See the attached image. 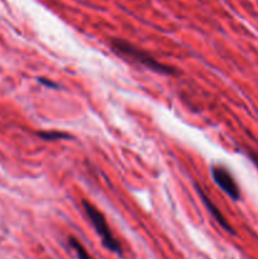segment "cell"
Returning <instances> with one entry per match:
<instances>
[{"label":"cell","instance_id":"1","mask_svg":"<svg viewBox=\"0 0 258 259\" xmlns=\"http://www.w3.org/2000/svg\"><path fill=\"white\" fill-rule=\"evenodd\" d=\"M111 48L118 55L126 57L128 60L133 61V62L139 63V65L144 66V67H147L148 70L153 71L156 73H161V75H175L176 73V70L172 68L171 66H167L164 63L158 62L156 58L152 57L146 51L136 47L134 45H132V43L126 42L124 39L116 38V39L111 40Z\"/></svg>","mask_w":258,"mask_h":259},{"label":"cell","instance_id":"2","mask_svg":"<svg viewBox=\"0 0 258 259\" xmlns=\"http://www.w3.org/2000/svg\"><path fill=\"white\" fill-rule=\"evenodd\" d=\"M82 206H83V210H85L86 215H88L89 220H90L91 224H93L94 229L96 230L99 237L101 238V242H103L104 247H105L106 249L110 250V252L115 253V254L121 255L120 243L116 240V238L114 237L113 233H111L110 228H109L103 212H101L98 207L94 206L93 204L86 201V200L85 201H82Z\"/></svg>","mask_w":258,"mask_h":259},{"label":"cell","instance_id":"3","mask_svg":"<svg viewBox=\"0 0 258 259\" xmlns=\"http://www.w3.org/2000/svg\"><path fill=\"white\" fill-rule=\"evenodd\" d=\"M211 176L214 179L215 184L233 200H239L240 190L238 186L237 181L234 180L233 175L224 166H212L211 167Z\"/></svg>","mask_w":258,"mask_h":259},{"label":"cell","instance_id":"4","mask_svg":"<svg viewBox=\"0 0 258 259\" xmlns=\"http://www.w3.org/2000/svg\"><path fill=\"white\" fill-rule=\"evenodd\" d=\"M199 195H200V197H201V199H202V202H204V204H205V206L207 207V210H209L210 214L212 215V218H214V219L217 220L218 223H219L220 227H222L223 229L227 230V232H229V233H234V232H233L232 227H230V225L228 224L227 219H225V218L223 217L222 212H220V210L218 209V207L215 206V205L212 204V202L210 201V200L207 199L206 196H205V194H204V192H202V190H201V189H199Z\"/></svg>","mask_w":258,"mask_h":259},{"label":"cell","instance_id":"5","mask_svg":"<svg viewBox=\"0 0 258 259\" xmlns=\"http://www.w3.org/2000/svg\"><path fill=\"white\" fill-rule=\"evenodd\" d=\"M68 244H70V247L75 250L78 259H94L90 254H89L88 250L83 248V245L81 244L77 239H75V238H70V239H68Z\"/></svg>","mask_w":258,"mask_h":259},{"label":"cell","instance_id":"6","mask_svg":"<svg viewBox=\"0 0 258 259\" xmlns=\"http://www.w3.org/2000/svg\"><path fill=\"white\" fill-rule=\"evenodd\" d=\"M38 136L45 141H57V139H66L68 136L66 133H60V132H39Z\"/></svg>","mask_w":258,"mask_h":259},{"label":"cell","instance_id":"7","mask_svg":"<svg viewBox=\"0 0 258 259\" xmlns=\"http://www.w3.org/2000/svg\"><path fill=\"white\" fill-rule=\"evenodd\" d=\"M39 82L43 83L45 86H48V88H53V89L57 88V85H56L55 82H52V81L50 80H46V78H39Z\"/></svg>","mask_w":258,"mask_h":259},{"label":"cell","instance_id":"8","mask_svg":"<svg viewBox=\"0 0 258 259\" xmlns=\"http://www.w3.org/2000/svg\"><path fill=\"white\" fill-rule=\"evenodd\" d=\"M249 157H250V159H252L253 163L258 167V153H255V152H250Z\"/></svg>","mask_w":258,"mask_h":259}]
</instances>
